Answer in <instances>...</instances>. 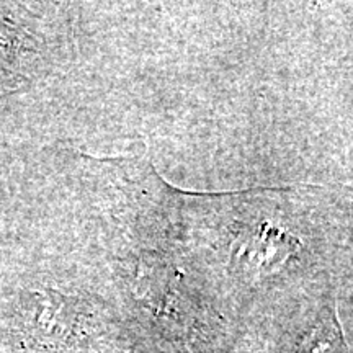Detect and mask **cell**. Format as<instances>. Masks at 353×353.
<instances>
[{
  "instance_id": "obj_1",
  "label": "cell",
  "mask_w": 353,
  "mask_h": 353,
  "mask_svg": "<svg viewBox=\"0 0 353 353\" xmlns=\"http://www.w3.org/2000/svg\"><path fill=\"white\" fill-rule=\"evenodd\" d=\"M304 353H345L343 343L335 324H325L324 327L316 330L312 342L307 345Z\"/></svg>"
}]
</instances>
